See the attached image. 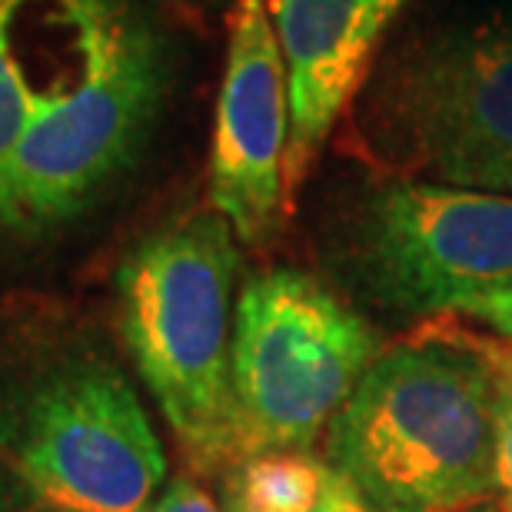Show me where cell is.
<instances>
[{"instance_id":"6da1fadb","label":"cell","mask_w":512,"mask_h":512,"mask_svg":"<svg viewBox=\"0 0 512 512\" xmlns=\"http://www.w3.org/2000/svg\"><path fill=\"white\" fill-rule=\"evenodd\" d=\"M499 343L419 330L376 356L326 429L373 512H459L496 493Z\"/></svg>"},{"instance_id":"7a4b0ae2","label":"cell","mask_w":512,"mask_h":512,"mask_svg":"<svg viewBox=\"0 0 512 512\" xmlns=\"http://www.w3.org/2000/svg\"><path fill=\"white\" fill-rule=\"evenodd\" d=\"M346 114L376 177L512 193V4L416 24Z\"/></svg>"},{"instance_id":"3957f363","label":"cell","mask_w":512,"mask_h":512,"mask_svg":"<svg viewBox=\"0 0 512 512\" xmlns=\"http://www.w3.org/2000/svg\"><path fill=\"white\" fill-rule=\"evenodd\" d=\"M170 90V47L130 0H80L70 77L0 173V230L34 237L77 220L124 177Z\"/></svg>"},{"instance_id":"277c9868","label":"cell","mask_w":512,"mask_h":512,"mask_svg":"<svg viewBox=\"0 0 512 512\" xmlns=\"http://www.w3.org/2000/svg\"><path fill=\"white\" fill-rule=\"evenodd\" d=\"M217 210L167 223L117 273L120 330L200 469L230 466V336L240 250Z\"/></svg>"},{"instance_id":"5b68a950","label":"cell","mask_w":512,"mask_h":512,"mask_svg":"<svg viewBox=\"0 0 512 512\" xmlns=\"http://www.w3.org/2000/svg\"><path fill=\"white\" fill-rule=\"evenodd\" d=\"M383 353L366 316L303 270L243 283L230 336V466L310 453Z\"/></svg>"},{"instance_id":"8992f818","label":"cell","mask_w":512,"mask_h":512,"mask_svg":"<svg viewBox=\"0 0 512 512\" xmlns=\"http://www.w3.org/2000/svg\"><path fill=\"white\" fill-rule=\"evenodd\" d=\"M0 463L50 512H147L167 459L117 363L60 353L0 383Z\"/></svg>"},{"instance_id":"52a82bcc","label":"cell","mask_w":512,"mask_h":512,"mask_svg":"<svg viewBox=\"0 0 512 512\" xmlns=\"http://www.w3.org/2000/svg\"><path fill=\"white\" fill-rule=\"evenodd\" d=\"M346 276L399 316H453L512 286V193L439 187L370 173L346 203Z\"/></svg>"},{"instance_id":"ba28073f","label":"cell","mask_w":512,"mask_h":512,"mask_svg":"<svg viewBox=\"0 0 512 512\" xmlns=\"http://www.w3.org/2000/svg\"><path fill=\"white\" fill-rule=\"evenodd\" d=\"M290 143V84L266 0H233L227 64L210 147V207L233 237L260 247L280 230Z\"/></svg>"},{"instance_id":"9c48e42d","label":"cell","mask_w":512,"mask_h":512,"mask_svg":"<svg viewBox=\"0 0 512 512\" xmlns=\"http://www.w3.org/2000/svg\"><path fill=\"white\" fill-rule=\"evenodd\" d=\"M409 4L413 0H266L290 84L286 200L310 177L370 77L383 37Z\"/></svg>"},{"instance_id":"30bf717a","label":"cell","mask_w":512,"mask_h":512,"mask_svg":"<svg viewBox=\"0 0 512 512\" xmlns=\"http://www.w3.org/2000/svg\"><path fill=\"white\" fill-rule=\"evenodd\" d=\"M333 479V466L313 453H266L233 466L227 512H310Z\"/></svg>"},{"instance_id":"8fae6325","label":"cell","mask_w":512,"mask_h":512,"mask_svg":"<svg viewBox=\"0 0 512 512\" xmlns=\"http://www.w3.org/2000/svg\"><path fill=\"white\" fill-rule=\"evenodd\" d=\"M27 0H0V173L7 170L24 133L44 104V90L34 87L17 50V20Z\"/></svg>"},{"instance_id":"7c38bea8","label":"cell","mask_w":512,"mask_h":512,"mask_svg":"<svg viewBox=\"0 0 512 512\" xmlns=\"http://www.w3.org/2000/svg\"><path fill=\"white\" fill-rule=\"evenodd\" d=\"M493 496L512 512V380L503 373V366H499V380H496V493Z\"/></svg>"},{"instance_id":"4fadbf2b","label":"cell","mask_w":512,"mask_h":512,"mask_svg":"<svg viewBox=\"0 0 512 512\" xmlns=\"http://www.w3.org/2000/svg\"><path fill=\"white\" fill-rule=\"evenodd\" d=\"M453 316H466V320H473V323H483L499 340H512V286L476 296V300L459 306Z\"/></svg>"},{"instance_id":"5bb4252c","label":"cell","mask_w":512,"mask_h":512,"mask_svg":"<svg viewBox=\"0 0 512 512\" xmlns=\"http://www.w3.org/2000/svg\"><path fill=\"white\" fill-rule=\"evenodd\" d=\"M147 512H220V506L213 503L197 483H190V479L180 476L153 499V506Z\"/></svg>"},{"instance_id":"9a60e30c","label":"cell","mask_w":512,"mask_h":512,"mask_svg":"<svg viewBox=\"0 0 512 512\" xmlns=\"http://www.w3.org/2000/svg\"><path fill=\"white\" fill-rule=\"evenodd\" d=\"M310 512H373L366 506V499L356 493V486L350 483L346 476H340L333 469V479L330 486H326V493L320 496V503H316Z\"/></svg>"},{"instance_id":"2e32d148","label":"cell","mask_w":512,"mask_h":512,"mask_svg":"<svg viewBox=\"0 0 512 512\" xmlns=\"http://www.w3.org/2000/svg\"><path fill=\"white\" fill-rule=\"evenodd\" d=\"M459 512H509L503 503H499L496 496H489V499H479V503L473 506H466V509H459Z\"/></svg>"},{"instance_id":"e0dca14e","label":"cell","mask_w":512,"mask_h":512,"mask_svg":"<svg viewBox=\"0 0 512 512\" xmlns=\"http://www.w3.org/2000/svg\"><path fill=\"white\" fill-rule=\"evenodd\" d=\"M499 366H503V373L512 380V340H503V346H499Z\"/></svg>"},{"instance_id":"ac0fdd59","label":"cell","mask_w":512,"mask_h":512,"mask_svg":"<svg viewBox=\"0 0 512 512\" xmlns=\"http://www.w3.org/2000/svg\"><path fill=\"white\" fill-rule=\"evenodd\" d=\"M180 4H190V7H207V4H217V0H180Z\"/></svg>"}]
</instances>
